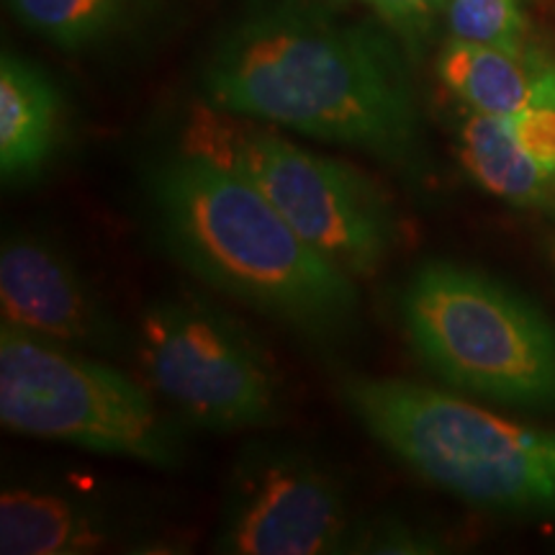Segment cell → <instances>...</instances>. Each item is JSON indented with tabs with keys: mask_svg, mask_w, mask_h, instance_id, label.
<instances>
[{
	"mask_svg": "<svg viewBox=\"0 0 555 555\" xmlns=\"http://www.w3.org/2000/svg\"><path fill=\"white\" fill-rule=\"evenodd\" d=\"M547 258H551L553 268H555V237H553V240H547Z\"/></svg>",
	"mask_w": 555,
	"mask_h": 555,
	"instance_id": "obj_18",
	"label": "cell"
},
{
	"mask_svg": "<svg viewBox=\"0 0 555 555\" xmlns=\"http://www.w3.org/2000/svg\"><path fill=\"white\" fill-rule=\"evenodd\" d=\"M437 78L463 106L481 114L555 111V54L538 44L506 52L448 37L437 54Z\"/></svg>",
	"mask_w": 555,
	"mask_h": 555,
	"instance_id": "obj_10",
	"label": "cell"
},
{
	"mask_svg": "<svg viewBox=\"0 0 555 555\" xmlns=\"http://www.w3.org/2000/svg\"><path fill=\"white\" fill-rule=\"evenodd\" d=\"M356 525L335 470L294 442L258 440L227 478L214 547L229 555L347 553Z\"/></svg>",
	"mask_w": 555,
	"mask_h": 555,
	"instance_id": "obj_8",
	"label": "cell"
},
{
	"mask_svg": "<svg viewBox=\"0 0 555 555\" xmlns=\"http://www.w3.org/2000/svg\"><path fill=\"white\" fill-rule=\"evenodd\" d=\"M365 3H371L388 29L414 52L433 37L437 21L446 18V0H365Z\"/></svg>",
	"mask_w": 555,
	"mask_h": 555,
	"instance_id": "obj_17",
	"label": "cell"
},
{
	"mask_svg": "<svg viewBox=\"0 0 555 555\" xmlns=\"http://www.w3.org/2000/svg\"><path fill=\"white\" fill-rule=\"evenodd\" d=\"M180 150L245 178L304 240L350 275H376L397 247V211L376 180L298 147L275 127L198 101L185 119Z\"/></svg>",
	"mask_w": 555,
	"mask_h": 555,
	"instance_id": "obj_5",
	"label": "cell"
},
{
	"mask_svg": "<svg viewBox=\"0 0 555 555\" xmlns=\"http://www.w3.org/2000/svg\"><path fill=\"white\" fill-rule=\"evenodd\" d=\"M62 137V99L37 62L5 50L0 57V176L37 178Z\"/></svg>",
	"mask_w": 555,
	"mask_h": 555,
	"instance_id": "obj_12",
	"label": "cell"
},
{
	"mask_svg": "<svg viewBox=\"0 0 555 555\" xmlns=\"http://www.w3.org/2000/svg\"><path fill=\"white\" fill-rule=\"evenodd\" d=\"M391 29L307 0H255L208 52L204 101L399 170L425 159L422 111Z\"/></svg>",
	"mask_w": 555,
	"mask_h": 555,
	"instance_id": "obj_1",
	"label": "cell"
},
{
	"mask_svg": "<svg viewBox=\"0 0 555 555\" xmlns=\"http://www.w3.org/2000/svg\"><path fill=\"white\" fill-rule=\"evenodd\" d=\"M3 324L80 352L119 347V327L73 260L52 242L11 234L0 247Z\"/></svg>",
	"mask_w": 555,
	"mask_h": 555,
	"instance_id": "obj_9",
	"label": "cell"
},
{
	"mask_svg": "<svg viewBox=\"0 0 555 555\" xmlns=\"http://www.w3.org/2000/svg\"><path fill=\"white\" fill-rule=\"evenodd\" d=\"M440 538L404 522V519H373L356 525L347 553H440Z\"/></svg>",
	"mask_w": 555,
	"mask_h": 555,
	"instance_id": "obj_16",
	"label": "cell"
},
{
	"mask_svg": "<svg viewBox=\"0 0 555 555\" xmlns=\"http://www.w3.org/2000/svg\"><path fill=\"white\" fill-rule=\"evenodd\" d=\"M545 214H551V217L555 219V196H553V201H551V204H547V208H545Z\"/></svg>",
	"mask_w": 555,
	"mask_h": 555,
	"instance_id": "obj_19",
	"label": "cell"
},
{
	"mask_svg": "<svg viewBox=\"0 0 555 555\" xmlns=\"http://www.w3.org/2000/svg\"><path fill=\"white\" fill-rule=\"evenodd\" d=\"M114 540L99 504L44 486H5L0 496V553L86 555Z\"/></svg>",
	"mask_w": 555,
	"mask_h": 555,
	"instance_id": "obj_11",
	"label": "cell"
},
{
	"mask_svg": "<svg viewBox=\"0 0 555 555\" xmlns=\"http://www.w3.org/2000/svg\"><path fill=\"white\" fill-rule=\"evenodd\" d=\"M339 397L380 448L437 489L502 515H555V429L404 378L347 376Z\"/></svg>",
	"mask_w": 555,
	"mask_h": 555,
	"instance_id": "obj_3",
	"label": "cell"
},
{
	"mask_svg": "<svg viewBox=\"0 0 555 555\" xmlns=\"http://www.w3.org/2000/svg\"><path fill=\"white\" fill-rule=\"evenodd\" d=\"M147 198L163 245L206 286L314 339L358 324L356 275L237 172L178 147L150 168Z\"/></svg>",
	"mask_w": 555,
	"mask_h": 555,
	"instance_id": "obj_2",
	"label": "cell"
},
{
	"mask_svg": "<svg viewBox=\"0 0 555 555\" xmlns=\"http://www.w3.org/2000/svg\"><path fill=\"white\" fill-rule=\"evenodd\" d=\"M0 422L16 435L152 468L183 466L185 442L150 391L114 365L0 327Z\"/></svg>",
	"mask_w": 555,
	"mask_h": 555,
	"instance_id": "obj_6",
	"label": "cell"
},
{
	"mask_svg": "<svg viewBox=\"0 0 555 555\" xmlns=\"http://www.w3.org/2000/svg\"><path fill=\"white\" fill-rule=\"evenodd\" d=\"M31 34L65 52L101 44L129 18L134 0H9Z\"/></svg>",
	"mask_w": 555,
	"mask_h": 555,
	"instance_id": "obj_14",
	"label": "cell"
},
{
	"mask_svg": "<svg viewBox=\"0 0 555 555\" xmlns=\"http://www.w3.org/2000/svg\"><path fill=\"white\" fill-rule=\"evenodd\" d=\"M446 26L453 39L519 52L532 41L522 0H446Z\"/></svg>",
	"mask_w": 555,
	"mask_h": 555,
	"instance_id": "obj_15",
	"label": "cell"
},
{
	"mask_svg": "<svg viewBox=\"0 0 555 555\" xmlns=\"http://www.w3.org/2000/svg\"><path fill=\"white\" fill-rule=\"evenodd\" d=\"M463 168L491 196L545 211L555 196V172L517 142L506 116L466 111L455 131Z\"/></svg>",
	"mask_w": 555,
	"mask_h": 555,
	"instance_id": "obj_13",
	"label": "cell"
},
{
	"mask_svg": "<svg viewBox=\"0 0 555 555\" xmlns=\"http://www.w3.org/2000/svg\"><path fill=\"white\" fill-rule=\"evenodd\" d=\"M137 358L150 386L191 425L258 429L283 406L281 373L266 347L198 296H165L142 311Z\"/></svg>",
	"mask_w": 555,
	"mask_h": 555,
	"instance_id": "obj_7",
	"label": "cell"
},
{
	"mask_svg": "<svg viewBox=\"0 0 555 555\" xmlns=\"http://www.w3.org/2000/svg\"><path fill=\"white\" fill-rule=\"evenodd\" d=\"M399 319L420 363L453 391L555 412V324L506 283L429 260L401 288Z\"/></svg>",
	"mask_w": 555,
	"mask_h": 555,
	"instance_id": "obj_4",
	"label": "cell"
}]
</instances>
